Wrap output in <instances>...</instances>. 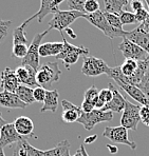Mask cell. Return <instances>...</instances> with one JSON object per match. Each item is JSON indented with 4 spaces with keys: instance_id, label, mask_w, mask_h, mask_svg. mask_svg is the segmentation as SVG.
<instances>
[{
    "instance_id": "6da1fadb",
    "label": "cell",
    "mask_w": 149,
    "mask_h": 156,
    "mask_svg": "<svg viewBox=\"0 0 149 156\" xmlns=\"http://www.w3.org/2000/svg\"><path fill=\"white\" fill-rule=\"evenodd\" d=\"M61 75V71L57 62H47L39 66L36 73V81L38 87L45 89L51 88L54 82L59 80Z\"/></svg>"
},
{
    "instance_id": "7a4b0ae2",
    "label": "cell",
    "mask_w": 149,
    "mask_h": 156,
    "mask_svg": "<svg viewBox=\"0 0 149 156\" xmlns=\"http://www.w3.org/2000/svg\"><path fill=\"white\" fill-rule=\"evenodd\" d=\"M84 18L87 21L90 22L92 26H94L98 30H100L110 39H114L118 37H122V38L125 37L126 31H124V30H116L113 29L112 27H110L108 21L106 20L104 12H102L100 10L93 14H86L84 16Z\"/></svg>"
},
{
    "instance_id": "3957f363",
    "label": "cell",
    "mask_w": 149,
    "mask_h": 156,
    "mask_svg": "<svg viewBox=\"0 0 149 156\" xmlns=\"http://www.w3.org/2000/svg\"><path fill=\"white\" fill-rule=\"evenodd\" d=\"M84 16L85 14L76 12V11L58 10L56 13L53 14V18L49 21V30H57L60 33H63L75 20Z\"/></svg>"
},
{
    "instance_id": "277c9868",
    "label": "cell",
    "mask_w": 149,
    "mask_h": 156,
    "mask_svg": "<svg viewBox=\"0 0 149 156\" xmlns=\"http://www.w3.org/2000/svg\"><path fill=\"white\" fill-rule=\"evenodd\" d=\"M50 32V30H45L42 33H37L34 36L31 44L27 50V54L21 60V66H29L33 68L35 71L39 69L40 65V56H39V47L41 44V40L45 35Z\"/></svg>"
},
{
    "instance_id": "5b68a950",
    "label": "cell",
    "mask_w": 149,
    "mask_h": 156,
    "mask_svg": "<svg viewBox=\"0 0 149 156\" xmlns=\"http://www.w3.org/2000/svg\"><path fill=\"white\" fill-rule=\"evenodd\" d=\"M112 119H113V113L112 112L94 109L90 113H84L82 112L77 122L81 123L86 131H90L98 123L111 121Z\"/></svg>"
},
{
    "instance_id": "8992f818",
    "label": "cell",
    "mask_w": 149,
    "mask_h": 156,
    "mask_svg": "<svg viewBox=\"0 0 149 156\" xmlns=\"http://www.w3.org/2000/svg\"><path fill=\"white\" fill-rule=\"evenodd\" d=\"M110 66H107L103 59L94 56H84V62L82 66V73L86 76L95 77L102 74H109Z\"/></svg>"
},
{
    "instance_id": "52a82bcc",
    "label": "cell",
    "mask_w": 149,
    "mask_h": 156,
    "mask_svg": "<svg viewBox=\"0 0 149 156\" xmlns=\"http://www.w3.org/2000/svg\"><path fill=\"white\" fill-rule=\"evenodd\" d=\"M140 110L141 105H132L130 101H126V105L122 112L121 117V126L127 130H137V125L141 121L140 118Z\"/></svg>"
},
{
    "instance_id": "ba28073f",
    "label": "cell",
    "mask_w": 149,
    "mask_h": 156,
    "mask_svg": "<svg viewBox=\"0 0 149 156\" xmlns=\"http://www.w3.org/2000/svg\"><path fill=\"white\" fill-rule=\"evenodd\" d=\"M103 136L108 138L109 140H111L114 144H126V146H129L132 150L136 149V144L129 139L128 130L122 126H120V127H107L103 133Z\"/></svg>"
},
{
    "instance_id": "9c48e42d",
    "label": "cell",
    "mask_w": 149,
    "mask_h": 156,
    "mask_svg": "<svg viewBox=\"0 0 149 156\" xmlns=\"http://www.w3.org/2000/svg\"><path fill=\"white\" fill-rule=\"evenodd\" d=\"M118 49L123 53V56L126 59H133V60L136 61H142L149 57L147 52L144 51L139 45L129 41L127 38H123V41L118 44Z\"/></svg>"
},
{
    "instance_id": "30bf717a",
    "label": "cell",
    "mask_w": 149,
    "mask_h": 156,
    "mask_svg": "<svg viewBox=\"0 0 149 156\" xmlns=\"http://www.w3.org/2000/svg\"><path fill=\"white\" fill-rule=\"evenodd\" d=\"M15 73L19 84L30 87V88H37L38 87L37 81H36L37 71H35L33 68L29 66H20L15 70Z\"/></svg>"
},
{
    "instance_id": "8fae6325",
    "label": "cell",
    "mask_w": 149,
    "mask_h": 156,
    "mask_svg": "<svg viewBox=\"0 0 149 156\" xmlns=\"http://www.w3.org/2000/svg\"><path fill=\"white\" fill-rule=\"evenodd\" d=\"M22 138L24 137L17 133L14 127V123L8 122L0 129V147L1 148L17 144Z\"/></svg>"
},
{
    "instance_id": "7c38bea8",
    "label": "cell",
    "mask_w": 149,
    "mask_h": 156,
    "mask_svg": "<svg viewBox=\"0 0 149 156\" xmlns=\"http://www.w3.org/2000/svg\"><path fill=\"white\" fill-rule=\"evenodd\" d=\"M124 38H127L129 41L133 42L134 44L139 45L140 48L146 51L149 55V34L146 33L141 26L136 27L132 31L127 32L126 31V35Z\"/></svg>"
},
{
    "instance_id": "4fadbf2b",
    "label": "cell",
    "mask_w": 149,
    "mask_h": 156,
    "mask_svg": "<svg viewBox=\"0 0 149 156\" xmlns=\"http://www.w3.org/2000/svg\"><path fill=\"white\" fill-rule=\"evenodd\" d=\"M19 86L17 76H16L15 71L11 68H5L0 73V87L2 91L15 93L16 89Z\"/></svg>"
},
{
    "instance_id": "5bb4252c",
    "label": "cell",
    "mask_w": 149,
    "mask_h": 156,
    "mask_svg": "<svg viewBox=\"0 0 149 156\" xmlns=\"http://www.w3.org/2000/svg\"><path fill=\"white\" fill-rule=\"evenodd\" d=\"M108 87H110L112 92H113V97H112V99L110 100L108 104L105 105V107L102 110L103 111L112 112V113H122L127 100L124 98V96L120 93V91L115 87H113L112 83H109Z\"/></svg>"
},
{
    "instance_id": "9a60e30c",
    "label": "cell",
    "mask_w": 149,
    "mask_h": 156,
    "mask_svg": "<svg viewBox=\"0 0 149 156\" xmlns=\"http://www.w3.org/2000/svg\"><path fill=\"white\" fill-rule=\"evenodd\" d=\"M61 108H63L61 118H63L64 122H67V123L77 122L79 116L82 113L81 107H77V105H73L72 102L64 99L61 101Z\"/></svg>"
},
{
    "instance_id": "2e32d148",
    "label": "cell",
    "mask_w": 149,
    "mask_h": 156,
    "mask_svg": "<svg viewBox=\"0 0 149 156\" xmlns=\"http://www.w3.org/2000/svg\"><path fill=\"white\" fill-rule=\"evenodd\" d=\"M14 127H15L17 133L22 137L32 136L34 138H37L34 134V123L32 119L27 116H19L14 121Z\"/></svg>"
},
{
    "instance_id": "e0dca14e",
    "label": "cell",
    "mask_w": 149,
    "mask_h": 156,
    "mask_svg": "<svg viewBox=\"0 0 149 156\" xmlns=\"http://www.w3.org/2000/svg\"><path fill=\"white\" fill-rule=\"evenodd\" d=\"M118 83V86L120 87L122 90H124L126 93L128 94V96L134 99L136 102H139L142 105H149V100L147 99V97L145 96V94L142 92V90L140 88H137L136 86H132V84L126 83V82L122 81H115Z\"/></svg>"
},
{
    "instance_id": "ac0fdd59",
    "label": "cell",
    "mask_w": 149,
    "mask_h": 156,
    "mask_svg": "<svg viewBox=\"0 0 149 156\" xmlns=\"http://www.w3.org/2000/svg\"><path fill=\"white\" fill-rule=\"evenodd\" d=\"M0 107L6 109H24L27 105L22 102L15 93L2 91L0 92Z\"/></svg>"
},
{
    "instance_id": "d6986e66",
    "label": "cell",
    "mask_w": 149,
    "mask_h": 156,
    "mask_svg": "<svg viewBox=\"0 0 149 156\" xmlns=\"http://www.w3.org/2000/svg\"><path fill=\"white\" fill-rule=\"evenodd\" d=\"M61 34V37H63V43H64V48L63 51L59 53L56 56V59H59V60H63L66 56L68 55H72V54H78V55H84V56H88L89 54V50L85 47H77V45H73L71 44L70 42H68V40L65 38V35L64 33Z\"/></svg>"
},
{
    "instance_id": "ffe728a7",
    "label": "cell",
    "mask_w": 149,
    "mask_h": 156,
    "mask_svg": "<svg viewBox=\"0 0 149 156\" xmlns=\"http://www.w3.org/2000/svg\"><path fill=\"white\" fill-rule=\"evenodd\" d=\"M58 98H59V94L57 90H47L45 93V98L43 100V105L40 109V112L50 111L52 113H55L58 107Z\"/></svg>"
},
{
    "instance_id": "44dd1931",
    "label": "cell",
    "mask_w": 149,
    "mask_h": 156,
    "mask_svg": "<svg viewBox=\"0 0 149 156\" xmlns=\"http://www.w3.org/2000/svg\"><path fill=\"white\" fill-rule=\"evenodd\" d=\"M64 43L63 42H45L41 43L39 47V56L40 57H48V56H55L63 51Z\"/></svg>"
},
{
    "instance_id": "7402d4cb",
    "label": "cell",
    "mask_w": 149,
    "mask_h": 156,
    "mask_svg": "<svg viewBox=\"0 0 149 156\" xmlns=\"http://www.w3.org/2000/svg\"><path fill=\"white\" fill-rule=\"evenodd\" d=\"M131 0H104V12L112 14H120L124 8H127Z\"/></svg>"
},
{
    "instance_id": "603a6c76",
    "label": "cell",
    "mask_w": 149,
    "mask_h": 156,
    "mask_svg": "<svg viewBox=\"0 0 149 156\" xmlns=\"http://www.w3.org/2000/svg\"><path fill=\"white\" fill-rule=\"evenodd\" d=\"M53 2L54 0H40V9L36 14L33 15V18H37L38 22H42L43 18L49 14H55L57 11L56 9L53 8Z\"/></svg>"
},
{
    "instance_id": "cb8c5ba5",
    "label": "cell",
    "mask_w": 149,
    "mask_h": 156,
    "mask_svg": "<svg viewBox=\"0 0 149 156\" xmlns=\"http://www.w3.org/2000/svg\"><path fill=\"white\" fill-rule=\"evenodd\" d=\"M29 22H31L30 18H27V20H24L19 27H17L16 29H14L13 31V45L16 44H27V39L26 37V27L29 24Z\"/></svg>"
},
{
    "instance_id": "d4e9b609",
    "label": "cell",
    "mask_w": 149,
    "mask_h": 156,
    "mask_svg": "<svg viewBox=\"0 0 149 156\" xmlns=\"http://www.w3.org/2000/svg\"><path fill=\"white\" fill-rule=\"evenodd\" d=\"M33 91H34L33 88L19 84L18 88L16 89L15 94L18 96V98H19L22 102H24V104L27 105L33 104V102L35 101L34 96H33Z\"/></svg>"
},
{
    "instance_id": "484cf974",
    "label": "cell",
    "mask_w": 149,
    "mask_h": 156,
    "mask_svg": "<svg viewBox=\"0 0 149 156\" xmlns=\"http://www.w3.org/2000/svg\"><path fill=\"white\" fill-rule=\"evenodd\" d=\"M139 66V61L133 60V59H126L125 62L122 66H120L121 72L125 77H130L136 73Z\"/></svg>"
},
{
    "instance_id": "4316f807",
    "label": "cell",
    "mask_w": 149,
    "mask_h": 156,
    "mask_svg": "<svg viewBox=\"0 0 149 156\" xmlns=\"http://www.w3.org/2000/svg\"><path fill=\"white\" fill-rule=\"evenodd\" d=\"M70 143L68 140L60 141L57 146H55L53 149L43 151V156H61L65 153L66 150L70 149Z\"/></svg>"
},
{
    "instance_id": "83f0119b",
    "label": "cell",
    "mask_w": 149,
    "mask_h": 156,
    "mask_svg": "<svg viewBox=\"0 0 149 156\" xmlns=\"http://www.w3.org/2000/svg\"><path fill=\"white\" fill-rule=\"evenodd\" d=\"M104 12V11H103ZM104 15L106 17V20L108 21L109 26L116 30H123V24L120 19V16L118 14H112L108 12H104Z\"/></svg>"
},
{
    "instance_id": "f1b7e54d",
    "label": "cell",
    "mask_w": 149,
    "mask_h": 156,
    "mask_svg": "<svg viewBox=\"0 0 149 156\" xmlns=\"http://www.w3.org/2000/svg\"><path fill=\"white\" fill-rule=\"evenodd\" d=\"M98 95H100V91L97 90L95 86H92L91 88H89L88 90L85 92L84 95V100L85 101L90 102L91 105H94L95 102L97 101L98 99Z\"/></svg>"
},
{
    "instance_id": "f546056e",
    "label": "cell",
    "mask_w": 149,
    "mask_h": 156,
    "mask_svg": "<svg viewBox=\"0 0 149 156\" xmlns=\"http://www.w3.org/2000/svg\"><path fill=\"white\" fill-rule=\"evenodd\" d=\"M85 3H86V0H67L68 8L70 9V11H76V12H81L86 15Z\"/></svg>"
},
{
    "instance_id": "4dcf8cb0",
    "label": "cell",
    "mask_w": 149,
    "mask_h": 156,
    "mask_svg": "<svg viewBox=\"0 0 149 156\" xmlns=\"http://www.w3.org/2000/svg\"><path fill=\"white\" fill-rule=\"evenodd\" d=\"M120 19L122 21V24H134V23H137L136 22V15L134 13H131V12H128V11H122L120 14Z\"/></svg>"
},
{
    "instance_id": "1f68e13d",
    "label": "cell",
    "mask_w": 149,
    "mask_h": 156,
    "mask_svg": "<svg viewBox=\"0 0 149 156\" xmlns=\"http://www.w3.org/2000/svg\"><path fill=\"white\" fill-rule=\"evenodd\" d=\"M27 44H16L13 45V50H12V57L13 58H24L26 55L27 54Z\"/></svg>"
},
{
    "instance_id": "d6a6232c",
    "label": "cell",
    "mask_w": 149,
    "mask_h": 156,
    "mask_svg": "<svg viewBox=\"0 0 149 156\" xmlns=\"http://www.w3.org/2000/svg\"><path fill=\"white\" fill-rule=\"evenodd\" d=\"M113 97V92H112L111 88L108 87L106 89H103V90L100 91V95H98V100L100 102H103L104 105L108 104L110 100Z\"/></svg>"
},
{
    "instance_id": "836d02e7",
    "label": "cell",
    "mask_w": 149,
    "mask_h": 156,
    "mask_svg": "<svg viewBox=\"0 0 149 156\" xmlns=\"http://www.w3.org/2000/svg\"><path fill=\"white\" fill-rule=\"evenodd\" d=\"M12 24V20H1L0 19V44L8 35L9 29Z\"/></svg>"
},
{
    "instance_id": "e575fe53",
    "label": "cell",
    "mask_w": 149,
    "mask_h": 156,
    "mask_svg": "<svg viewBox=\"0 0 149 156\" xmlns=\"http://www.w3.org/2000/svg\"><path fill=\"white\" fill-rule=\"evenodd\" d=\"M100 11V3L97 0H86L85 3V13L93 14Z\"/></svg>"
},
{
    "instance_id": "d590c367",
    "label": "cell",
    "mask_w": 149,
    "mask_h": 156,
    "mask_svg": "<svg viewBox=\"0 0 149 156\" xmlns=\"http://www.w3.org/2000/svg\"><path fill=\"white\" fill-rule=\"evenodd\" d=\"M140 118H141V122L149 127V105H141Z\"/></svg>"
},
{
    "instance_id": "8d00e7d4",
    "label": "cell",
    "mask_w": 149,
    "mask_h": 156,
    "mask_svg": "<svg viewBox=\"0 0 149 156\" xmlns=\"http://www.w3.org/2000/svg\"><path fill=\"white\" fill-rule=\"evenodd\" d=\"M45 93H47V90L41 87H37V88H34L33 91V96H34V99L35 101L38 102H43L45 98Z\"/></svg>"
},
{
    "instance_id": "74e56055",
    "label": "cell",
    "mask_w": 149,
    "mask_h": 156,
    "mask_svg": "<svg viewBox=\"0 0 149 156\" xmlns=\"http://www.w3.org/2000/svg\"><path fill=\"white\" fill-rule=\"evenodd\" d=\"M79 56H81V55H78V54L68 55V56H66L65 58L63 59L64 65H65L66 66H67V69H69V68H70V66L75 65V63H76L77 61H78Z\"/></svg>"
},
{
    "instance_id": "f35d334b",
    "label": "cell",
    "mask_w": 149,
    "mask_h": 156,
    "mask_svg": "<svg viewBox=\"0 0 149 156\" xmlns=\"http://www.w3.org/2000/svg\"><path fill=\"white\" fill-rule=\"evenodd\" d=\"M148 14L149 12L146 9H142V10L137 11V12L134 13V15H136V22H139V23H143L144 21H145L146 19H147L148 17Z\"/></svg>"
},
{
    "instance_id": "ab89813d",
    "label": "cell",
    "mask_w": 149,
    "mask_h": 156,
    "mask_svg": "<svg viewBox=\"0 0 149 156\" xmlns=\"http://www.w3.org/2000/svg\"><path fill=\"white\" fill-rule=\"evenodd\" d=\"M137 88L141 89L142 92L145 94V96L147 97V99L149 100V76L144 77V79L142 80L141 84H140Z\"/></svg>"
},
{
    "instance_id": "60d3db41",
    "label": "cell",
    "mask_w": 149,
    "mask_h": 156,
    "mask_svg": "<svg viewBox=\"0 0 149 156\" xmlns=\"http://www.w3.org/2000/svg\"><path fill=\"white\" fill-rule=\"evenodd\" d=\"M129 5L131 6L132 11H133L134 13L137 12V11H140V10H142V9L144 8L143 1H142V0H131Z\"/></svg>"
},
{
    "instance_id": "b9f144b4",
    "label": "cell",
    "mask_w": 149,
    "mask_h": 156,
    "mask_svg": "<svg viewBox=\"0 0 149 156\" xmlns=\"http://www.w3.org/2000/svg\"><path fill=\"white\" fill-rule=\"evenodd\" d=\"M95 108H94V105H91L90 102H88V101H82V104L81 105V110L84 113H90L91 111H93Z\"/></svg>"
},
{
    "instance_id": "7bdbcfd3",
    "label": "cell",
    "mask_w": 149,
    "mask_h": 156,
    "mask_svg": "<svg viewBox=\"0 0 149 156\" xmlns=\"http://www.w3.org/2000/svg\"><path fill=\"white\" fill-rule=\"evenodd\" d=\"M140 26L142 27V29H143L144 31L146 32V33L149 34V14H148V17H147V19H146L145 21H144L142 24H140Z\"/></svg>"
},
{
    "instance_id": "ee69618b",
    "label": "cell",
    "mask_w": 149,
    "mask_h": 156,
    "mask_svg": "<svg viewBox=\"0 0 149 156\" xmlns=\"http://www.w3.org/2000/svg\"><path fill=\"white\" fill-rule=\"evenodd\" d=\"M96 137H97V135H92V136L87 137V138L85 139V144H91V143H93V141L96 140Z\"/></svg>"
},
{
    "instance_id": "f6af8a7d",
    "label": "cell",
    "mask_w": 149,
    "mask_h": 156,
    "mask_svg": "<svg viewBox=\"0 0 149 156\" xmlns=\"http://www.w3.org/2000/svg\"><path fill=\"white\" fill-rule=\"evenodd\" d=\"M66 31V33L68 34L69 36H70L71 38H73V39H75V38H77V36H76V34L74 33V32L72 31V29H70V27H68L67 30H65Z\"/></svg>"
},
{
    "instance_id": "bcb514c9",
    "label": "cell",
    "mask_w": 149,
    "mask_h": 156,
    "mask_svg": "<svg viewBox=\"0 0 149 156\" xmlns=\"http://www.w3.org/2000/svg\"><path fill=\"white\" fill-rule=\"evenodd\" d=\"M107 148H108V150L110 151V153H112V154H114V153L118 152V148L114 146H111V144H107Z\"/></svg>"
},
{
    "instance_id": "7dc6e473",
    "label": "cell",
    "mask_w": 149,
    "mask_h": 156,
    "mask_svg": "<svg viewBox=\"0 0 149 156\" xmlns=\"http://www.w3.org/2000/svg\"><path fill=\"white\" fill-rule=\"evenodd\" d=\"M6 123H8V122H6L5 119L2 117V114H1V112H0V129H1L4 125H6Z\"/></svg>"
},
{
    "instance_id": "c3c4849f",
    "label": "cell",
    "mask_w": 149,
    "mask_h": 156,
    "mask_svg": "<svg viewBox=\"0 0 149 156\" xmlns=\"http://www.w3.org/2000/svg\"><path fill=\"white\" fill-rule=\"evenodd\" d=\"M63 1H65V0H54V2H53V8L56 9V10H58L59 4H60Z\"/></svg>"
},
{
    "instance_id": "681fc988",
    "label": "cell",
    "mask_w": 149,
    "mask_h": 156,
    "mask_svg": "<svg viewBox=\"0 0 149 156\" xmlns=\"http://www.w3.org/2000/svg\"><path fill=\"white\" fill-rule=\"evenodd\" d=\"M81 152H82V156H90L88 154V153H87V151H86V149H85V147H84V144H82L81 146Z\"/></svg>"
},
{
    "instance_id": "f907efd6",
    "label": "cell",
    "mask_w": 149,
    "mask_h": 156,
    "mask_svg": "<svg viewBox=\"0 0 149 156\" xmlns=\"http://www.w3.org/2000/svg\"><path fill=\"white\" fill-rule=\"evenodd\" d=\"M61 156H71V155H70V149L66 150V151H65V153H64V154L61 155Z\"/></svg>"
},
{
    "instance_id": "816d5d0a",
    "label": "cell",
    "mask_w": 149,
    "mask_h": 156,
    "mask_svg": "<svg viewBox=\"0 0 149 156\" xmlns=\"http://www.w3.org/2000/svg\"><path fill=\"white\" fill-rule=\"evenodd\" d=\"M73 156H82V152H81V149H79V150H77L76 152H75V154L73 155Z\"/></svg>"
},
{
    "instance_id": "f5cc1de1",
    "label": "cell",
    "mask_w": 149,
    "mask_h": 156,
    "mask_svg": "<svg viewBox=\"0 0 149 156\" xmlns=\"http://www.w3.org/2000/svg\"><path fill=\"white\" fill-rule=\"evenodd\" d=\"M0 156H5V154H4V151H3V148H1V147H0Z\"/></svg>"
},
{
    "instance_id": "db71d44e",
    "label": "cell",
    "mask_w": 149,
    "mask_h": 156,
    "mask_svg": "<svg viewBox=\"0 0 149 156\" xmlns=\"http://www.w3.org/2000/svg\"><path fill=\"white\" fill-rule=\"evenodd\" d=\"M147 61H148V66H147V72H146V76H149V57H148Z\"/></svg>"
}]
</instances>
